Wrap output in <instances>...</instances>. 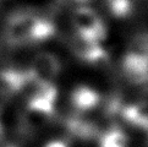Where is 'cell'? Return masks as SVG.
Masks as SVG:
<instances>
[{"label":"cell","mask_w":148,"mask_h":147,"mask_svg":"<svg viewBox=\"0 0 148 147\" xmlns=\"http://www.w3.org/2000/svg\"><path fill=\"white\" fill-rule=\"evenodd\" d=\"M71 49L78 59L87 64H99L108 59V53L102 43L80 38L77 36L72 41Z\"/></svg>","instance_id":"6"},{"label":"cell","mask_w":148,"mask_h":147,"mask_svg":"<svg viewBox=\"0 0 148 147\" xmlns=\"http://www.w3.org/2000/svg\"><path fill=\"white\" fill-rule=\"evenodd\" d=\"M28 71L36 81H53L60 74L61 64L55 54L40 52L31 61Z\"/></svg>","instance_id":"5"},{"label":"cell","mask_w":148,"mask_h":147,"mask_svg":"<svg viewBox=\"0 0 148 147\" xmlns=\"http://www.w3.org/2000/svg\"><path fill=\"white\" fill-rule=\"evenodd\" d=\"M70 102L77 112L87 113L98 107L100 103V94L91 86L78 85L71 92Z\"/></svg>","instance_id":"7"},{"label":"cell","mask_w":148,"mask_h":147,"mask_svg":"<svg viewBox=\"0 0 148 147\" xmlns=\"http://www.w3.org/2000/svg\"><path fill=\"white\" fill-rule=\"evenodd\" d=\"M105 6L115 19H127L134 11L132 0H105Z\"/></svg>","instance_id":"10"},{"label":"cell","mask_w":148,"mask_h":147,"mask_svg":"<svg viewBox=\"0 0 148 147\" xmlns=\"http://www.w3.org/2000/svg\"><path fill=\"white\" fill-rule=\"evenodd\" d=\"M44 147H69V145L62 140H53L47 144Z\"/></svg>","instance_id":"11"},{"label":"cell","mask_w":148,"mask_h":147,"mask_svg":"<svg viewBox=\"0 0 148 147\" xmlns=\"http://www.w3.org/2000/svg\"><path fill=\"white\" fill-rule=\"evenodd\" d=\"M75 1H78V3H83V1H87V0H75Z\"/></svg>","instance_id":"13"},{"label":"cell","mask_w":148,"mask_h":147,"mask_svg":"<svg viewBox=\"0 0 148 147\" xmlns=\"http://www.w3.org/2000/svg\"><path fill=\"white\" fill-rule=\"evenodd\" d=\"M125 77L135 85L148 80V32H140L132 37L121 59Z\"/></svg>","instance_id":"3"},{"label":"cell","mask_w":148,"mask_h":147,"mask_svg":"<svg viewBox=\"0 0 148 147\" xmlns=\"http://www.w3.org/2000/svg\"><path fill=\"white\" fill-rule=\"evenodd\" d=\"M8 147H15V146H8Z\"/></svg>","instance_id":"14"},{"label":"cell","mask_w":148,"mask_h":147,"mask_svg":"<svg viewBox=\"0 0 148 147\" xmlns=\"http://www.w3.org/2000/svg\"><path fill=\"white\" fill-rule=\"evenodd\" d=\"M67 129L69 131L75 135L78 139L89 140L93 139L97 135V129L93 124L88 123L87 120H82L78 118H72L67 122Z\"/></svg>","instance_id":"9"},{"label":"cell","mask_w":148,"mask_h":147,"mask_svg":"<svg viewBox=\"0 0 148 147\" xmlns=\"http://www.w3.org/2000/svg\"><path fill=\"white\" fill-rule=\"evenodd\" d=\"M76 36L88 41L102 42L107 37V27L99 14L88 6H78L71 14Z\"/></svg>","instance_id":"4"},{"label":"cell","mask_w":148,"mask_h":147,"mask_svg":"<svg viewBox=\"0 0 148 147\" xmlns=\"http://www.w3.org/2000/svg\"><path fill=\"white\" fill-rule=\"evenodd\" d=\"M3 135H4V125L1 122V118H0V139L3 137Z\"/></svg>","instance_id":"12"},{"label":"cell","mask_w":148,"mask_h":147,"mask_svg":"<svg viewBox=\"0 0 148 147\" xmlns=\"http://www.w3.org/2000/svg\"><path fill=\"white\" fill-rule=\"evenodd\" d=\"M58 88L53 81H38L33 87L26 106L23 124L28 129H38L55 114Z\"/></svg>","instance_id":"2"},{"label":"cell","mask_w":148,"mask_h":147,"mask_svg":"<svg viewBox=\"0 0 148 147\" xmlns=\"http://www.w3.org/2000/svg\"><path fill=\"white\" fill-rule=\"evenodd\" d=\"M99 147H129L127 135L119 128H112L98 137Z\"/></svg>","instance_id":"8"},{"label":"cell","mask_w":148,"mask_h":147,"mask_svg":"<svg viewBox=\"0 0 148 147\" xmlns=\"http://www.w3.org/2000/svg\"><path fill=\"white\" fill-rule=\"evenodd\" d=\"M55 33L56 26L51 20L27 11L11 14L4 26L5 41L11 47L42 43L51 39Z\"/></svg>","instance_id":"1"}]
</instances>
